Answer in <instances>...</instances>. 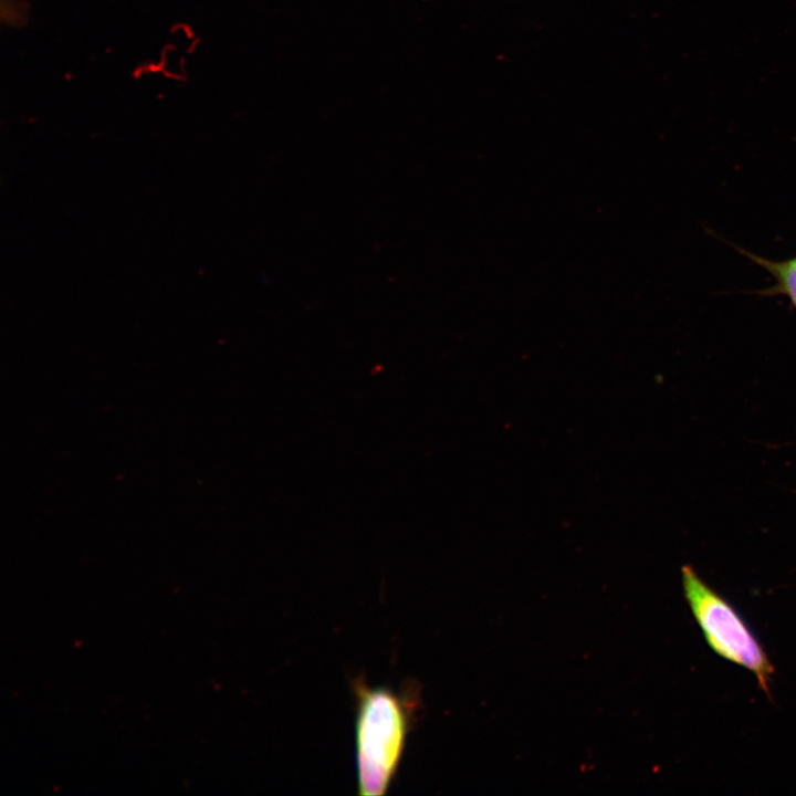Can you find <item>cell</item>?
Returning a JSON list of instances; mask_svg holds the SVG:
<instances>
[{
	"instance_id": "obj_1",
	"label": "cell",
	"mask_w": 796,
	"mask_h": 796,
	"mask_svg": "<svg viewBox=\"0 0 796 796\" xmlns=\"http://www.w3.org/2000/svg\"><path fill=\"white\" fill-rule=\"evenodd\" d=\"M359 794L384 795L398 768L413 718L416 699L388 688L354 683Z\"/></svg>"
},
{
	"instance_id": "obj_2",
	"label": "cell",
	"mask_w": 796,
	"mask_h": 796,
	"mask_svg": "<svg viewBox=\"0 0 796 796\" xmlns=\"http://www.w3.org/2000/svg\"><path fill=\"white\" fill-rule=\"evenodd\" d=\"M685 599L708 645L720 657L751 671L764 691L774 668L736 610L708 586L691 566L682 567Z\"/></svg>"
},
{
	"instance_id": "obj_3",
	"label": "cell",
	"mask_w": 796,
	"mask_h": 796,
	"mask_svg": "<svg viewBox=\"0 0 796 796\" xmlns=\"http://www.w3.org/2000/svg\"><path fill=\"white\" fill-rule=\"evenodd\" d=\"M737 250L766 270L775 280L772 287L761 291L760 294L784 295L796 310V258L777 261L756 255L744 249Z\"/></svg>"
}]
</instances>
